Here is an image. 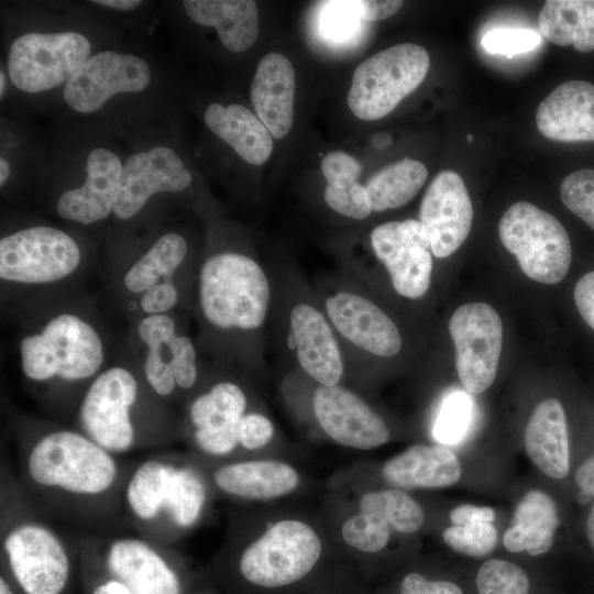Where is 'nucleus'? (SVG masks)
<instances>
[{"instance_id": "obj_1", "label": "nucleus", "mask_w": 594, "mask_h": 594, "mask_svg": "<svg viewBox=\"0 0 594 594\" xmlns=\"http://www.w3.org/2000/svg\"><path fill=\"white\" fill-rule=\"evenodd\" d=\"M16 480L46 518L95 532L127 524L122 491L132 462L106 451L75 427L29 414H11Z\"/></svg>"}, {"instance_id": "obj_2", "label": "nucleus", "mask_w": 594, "mask_h": 594, "mask_svg": "<svg viewBox=\"0 0 594 594\" xmlns=\"http://www.w3.org/2000/svg\"><path fill=\"white\" fill-rule=\"evenodd\" d=\"M13 308L21 321L16 353L22 382L45 411L73 417L90 383L112 361L96 305L68 293Z\"/></svg>"}, {"instance_id": "obj_3", "label": "nucleus", "mask_w": 594, "mask_h": 594, "mask_svg": "<svg viewBox=\"0 0 594 594\" xmlns=\"http://www.w3.org/2000/svg\"><path fill=\"white\" fill-rule=\"evenodd\" d=\"M73 421V427L119 458L169 448L183 439L179 414L151 392L130 350L90 383Z\"/></svg>"}, {"instance_id": "obj_4", "label": "nucleus", "mask_w": 594, "mask_h": 594, "mask_svg": "<svg viewBox=\"0 0 594 594\" xmlns=\"http://www.w3.org/2000/svg\"><path fill=\"white\" fill-rule=\"evenodd\" d=\"M208 498L199 464L166 449L131 463L122 507L136 535L170 547L200 521Z\"/></svg>"}, {"instance_id": "obj_5", "label": "nucleus", "mask_w": 594, "mask_h": 594, "mask_svg": "<svg viewBox=\"0 0 594 594\" xmlns=\"http://www.w3.org/2000/svg\"><path fill=\"white\" fill-rule=\"evenodd\" d=\"M0 527L2 560L23 594H63L72 569L69 544L7 470L1 474Z\"/></svg>"}, {"instance_id": "obj_6", "label": "nucleus", "mask_w": 594, "mask_h": 594, "mask_svg": "<svg viewBox=\"0 0 594 594\" xmlns=\"http://www.w3.org/2000/svg\"><path fill=\"white\" fill-rule=\"evenodd\" d=\"M77 241L57 228L33 226L0 240L1 295L12 307L73 293L68 287L84 274Z\"/></svg>"}, {"instance_id": "obj_7", "label": "nucleus", "mask_w": 594, "mask_h": 594, "mask_svg": "<svg viewBox=\"0 0 594 594\" xmlns=\"http://www.w3.org/2000/svg\"><path fill=\"white\" fill-rule=\"evenodd\" d=\"M199 311L206 323L222 332L252 331L265 321L270 285L250 256L219 252L201 264L197 279Z\"/></svg>"}, {"instance_id": "obj_8", "label": "nucleus", "mask_w": 594, "mask_h": 594, "mask_svg": "<svg viewBox=\"0 0 594 594\" xmlns=\"http://www.w3.org/2000/svg\"><path fill=\"white\" fill-rule=\"evenodd\" d=\"M129 340L130 351L151 392L175 411L179 404L185 406L198 383V355L175 312L132 321Z\"/></svg>"}, {"instance_id": "obj_9", "label": "nucleus", "mask_w": 594, "mask_h": 594, "mask_svg": "<svg viewBox=\"0 0 594 594\" xmlns=\"http://www.w3.org/2000/svg\"><path fill=\"white\" fill-rule=\"evenodd\" d=\"M188 251L183 235L168 232L131 262L112 268L111 285L132 321L175 312L182 301L180 278Z\"/></svg>"}, {"instance_id": "obj_10", "label": "nucleus", "mask_w": 594, "mask_h": 594, "mask_svg": "<svg viewBox=\"0 0 594 594\" xmlns=\"http://www.w3.org/2000/svg\"><path fill=\"white\" fill-rule=\"evenodd\" d=\"M498 233L529 278L553 285L565 277L572 258L571 242L553 215L527 201L515 202L502 216Z\"/></svg>"}, {"instance_id": "obj_11", "label": "nucleus", "mask_w": 594, "mask_h": 594, "mask_svg": "<svg viewBox=\"0 0 594 594\" xmlns=\"http://www.w3.org/2000/svg\"><path fill=\"white\" fill-rule=\"evenodd\" d=\"M429 66V54L420 45L403 43L380 51L355 68L350 110L367 121L385 117L422 82Z\"/></svg>"}, {"instance_id": "obj_12", "label": "nucleus", "mask_w": 594, "mask_h": 594, "mask_svg": "<svg viewBox=\"0 0 594 594\" xmlns=\"http://www.w3.org/2000/svg\"><path fill=\"white\" fill-rule=\"evenodd\" d=\"M322 544L306 522L280 520L248 544L239 557V571L250 583L280 587L305 578L317 563Z\"/></svg>"}, {"instance_id": "obj_13", "label": "nucleus", "mask_w": 594, "mask_h": 594, "mask_svg": "<svg viewBox=\"0 0 594 594\" xmlns=\"http://www.w3.org/2000/svg\"><path fill=\"white\" fill-rule=\"evenodd\" d=\"M89 54L90 43L80 33H26L10 47L9 76L20 90H48L67 82Z\"/></svg>"}, {"instance_id": "obj_14", "label": "nucleus", "mask_w": 594, "mask_h": 594, "mask_svg": "<svg viewBox=\"0 0 594 594\" xmlns=\"http://www.w3.org/2000/svg\"><path fill=\"white\" fill-rule=\"evenodd\" d=\"M87 539L106 572L133 594H183L170 547L139 535Z\"/></svg>"}, {"instance_id": "obj_15", "label": "nucleus", "mask_w": 594, "mask_h": 594, "mask_svg": "<svg viewBox=\"0 0 594 594\" xmlns=\"http://www.w3.org/2000/svg\"><path fill=\"white\" fill-rule=\"evenodd\" d=\"M248 398L235 382L223 380L191 395L184 406L183 439L206 457L223 458L239 447V429Z\"/></svg>"}, {"instance_id": "obj_16", "label": "nucleus", "mask_w": 594, "mask_h": 594, "mask_svg": "<svg viewBox=\"0 0 594 594\" xmlns=\"http://www.w3.org/2000/svg\"><path fill=\"white\" fill-rule=\"evenodd\" d=\"M455 348V367L471 394L485 392L494 382L503 342L502 320L485 302L460 306L449 321Z\"/></svg>"}, {"instance_id": "obj_17", "label": "nucleus", "mask_w": 594, "mask_h": 594, "mask_svg": "<svg viewBox=\"0 0 594 594\" xmlns=\"http://www.w3.org/2000/svg\"><path fill=\"white\" fill-rule=\"evenodd\" d=\"M371 242L400 296L416 299L427 293L432 272V251L420 221L407 219L382 223L372 230Z\"/></svg>"}, {"instance_id": "obj_18", "label": "nucleus", "mask_w": 594, "mask_h": 594, "mask_svg": "<svg viewBox=\"0 0 594 594\" xmlns=\"http://www.w3.org/2000/svg\"><path fill=\"white\" fill-rule=\"evenodd\" d=\"M150 79L141 57L103 51L90 56L65 84L64 99L75 111L91 113L116 94L145 89Z\"/></svg>"}, {"instance_id": "obj_19", "label": "nucleus", "mask_w": 594, "mask_h": 594, "mask_svg": "<svg viewBox=\"0 0 594 594\" xmlns=\"http://www.w3.org/2000/svg\"><path fill=\"white\" fill-rule=\"evenodd\" d=\"M191 183L190 172L178 154L166 146L131 155L119 178L113 215L119 220L135 217L158 193H178Z\"/></svg>"}, {"instance_id": "obj_20", "label": "nucleus", "mask_w": 594, "mask_h": 594, "mask_svg": "<svg viewBox=\"0 0 594 594\" xmlns=\"http://www.w3.org/2000/svg\"><path fill=\"white\" fill-rule=\"evenodd\" d=\"M360 509L343 524L341 534L346 544L367 553L384 549L392 530L413 534L425 519L421 507L399 488L364 494Z\"/></svg>"}, {"instance_id": "obj_21", "label": "nucleus", "mask_w": 594, "mask_h": 594, "mask_svg": "<svg viewBox=\"0 0 594 594\" xmlns=\"http://www.w3.org/2000/svg\"><path fill=\"white\" fill-rule=\"evenodd\" d=\"M419 218L436 257H448L462 245L472 227L473 207L458 173L442 170L432 179L422 198Z\"/></svg>"}, {"instance_id": "obj_22", "label": "nucleus", "mask_w": 594, "mask_h": 594, "mask_svg": "<svg viewBox=\"0 0 594 594\" xmlns=\"http://www.w3.org/2000/svg\"><path fill=\"white\" fill-rule=\"evenodd\" d=\"M312 408L323 432L340 444L369 450L389 439L384 420L360 396L342 386L320 385L314 393Z\"/></svg>"}, {"instance_id": "obj_23", "label": "nucleus", "mask_w": 594, "mask_h": 594, "mask_svg": "<svg viewBox=\"0 0 594 594\" xmlns=\"http://www.w3.org/2000/svg\"><path fill=\"white\" fill-rule=\"evenodd\" d=\"M326 310L338 332L358 348L383 358L400 351L403 339L398 328L371 300L341 292L327 299Z\"/></svg>"}, {"instance_id": "obj_24", "label": "nucleus", "mask_w": 594, "mask_h": 594, "mask_svg": "<svg viewBox=\"0 0 594 594\" xmlns=\"http://www.w3.org/2000/svg\"><path fill=\"white\" fill-rule=\"evenodd\" d=\"M122 167L113 152L102 147L92 150L86 162V180L82 186L65 190L59 196L57 213L85 226L107 219L113 213Z\"/></svg>"}, {"instance_id": "obj_25", "label": "nucleus", "mask_w": 594, "mask_h": 594, "mask_svg": "<svg viewBox=\"0 0 594 594\" xmlns=\"http://www.w3.org/2000/svg\"><path fill=\"white\" fill-rule=\"evenodd\" d=\"M536 123L553 141H594V85L584 80L560 84L538 106Z\"/></svg>"}, {"instance_id": "obj_26", "label": "nucleus", "mask_w": 594, "mask_h": 594, "mask_svg": "<svg viewBox=\"0 0 594 594\" xmlns=\"http://www.w3.org/2000/svg\"><path fill=\"white\" fill-rule=\"evenodd\" d=\"M289 326L301 369L320 385H338L343 374L342 358L323 315L308 304H299L290 311Z\"/></svg>"}, {"instance_id": "obj_27", "label": "nucleus", "mask_w": 594, "mask_h": 594, "mask_svg": "<svg viewBox=\"0 0 594 594\" xmlns=\"http://www.w3.org/2000/svg\"><path fill=\"white\" fill-rule=\"evenodd\" d=\"M295 87L294 67L286 56L271 52L260 61L251 101L256 116L276 139L286 136L292 128Z\"/></svg>"}, {"instance_id": "obj_28", "label": "nucleus", "mask_w": 594, "mask_h": 594, "mask_svg": "<svg viewBox=\"0 0 594 594\" xmlns=\"http://www.w3.org/2000/svg\"><path fill=\"white\" fill-rule=\"evenodd\" d=\"M215 488L228 496L264 501L284 496L299 483L297 471L275 460H242L223 463L211 472Z\"/></svg>"}, {"instance_id": "obj_29", "label": "nucleus", "mask_w": 594, "mask_h": 594, "mask_svg": "<svg viewBox=\"0 0 594 594\" xmlns=\"http://www.w3.org/2000/svg\"><path fill=\"white\" fill-rule=\"evenodd\" d=\"M461 473L457 454L443 446L414 444L382 468L385 481L399 490L451 486Z\"/></svg>"}, {"instance_id": "obj_30", "label": "nucleus", "mask_w": 594, "mask_h": 594, "mask_svg": "<svg viewBox=\"0 0 594 594\" xmlns=\"http://www.w3.org/2000/svg\"><path fill=\"white\" fill-rule=\"evenodd\" d=\"M526 451L547 476L561 480L569 473L570 447L566 418L561 403L541 402L531 414L525 430Z\"/></svg>"}, {"instance_id": "obj_31", "label": "nucleus", "mask_w": 594, "mask_h": 594, "mask_svg": "<svg viewBox=\"0 0 594 594\" xmlns=\"http://www.w3.org/2000/svg\"><path fill=\"white\" fill-rule=\"evenodd\" d=\"M211 132L228 143L244 161L265 163L273 151V136L257 116L241 105H209L204 113Z\"/></svg>"}, {"instance_id": "obj_32", "label": "nucleus", "mask_w": 594, "mask_h": 594, "mask_svg": "<svg viewBox=\"0 0 594 594\" xmlns=\"http://www.w3.org/2000/svg\"><path fill=\"white\" fill-rule=\"evenodd\" d=\"M188 16L196 23L213 26L223 46L231 52L249 50L258 34V13L251 0H186Z\"/></svg>"}, {"instance_id": "obj_33", "label": "nucleus", "mask_w": 594, "mask_h": 594, "mask_svg": "<svg viewBox=\"0 0 594 594\" xmlns=\"http://www.w3.org/2000/svg\"><path fill=\"white\" fill-rule=\"evenodd\" d=\"M558 526L553 499L543 492L530 491L519 501L513 525L503 535V543L510 552L539 556L550 549Z\"/></svg>"}, {"instance_id": "obj_34", "label": "nucleus", "mask_w": 594, "mask_h": 594, "mask_svg": "<svg viewBox=\"0 0 594 594\" xmlns=\"http://www.w3.org/2000/svg\"><path fill=\"white\" fill-rule=\"evenodd\" d=\"M549 42L581 53L594 50V0H548L538 19Z\"/></svg>"}, {"instance_id": "obj_35", "label": "nucleus", "mask_w": 594, "mask_h": 594, "mask_svg": "<svg viewBox=\"0 0 594 594\" xmlns=\"http://www.w3.org/2000/svg\"><path fill=\"white\" fill-rule=\"evenodd\" d=\"M321 172L327 179L323 197L332 210L356 220L372 212L366 188L358 182L361 165L354 157L330 152L322 158Z\"/></svg>"}, {"instance_id": "obj_36", "label": "nucleus", "mask_w": 594, "mask_h": 594, "mask_svg": "<svg viewBox=\"0 0 594 594\" xmlns=\"http://www.w3.org/2000/svg\"><path fill=\"white\" fill-rule=\"evenodd\" d=\"M427 177V167L416 160L405 157L387 165L374 174L365 186L372 211L405 206L421 189Z\"/></svg>"}, {"instance_id": "obj_37", "label": "nucleus", "mask_w": 594, "mask_h": 594, "mask_svg": "<svg viewBox=\"0 0 594 594\" xmlns=\"http://www.w3.org/2000/svg\"><path fill=\"white\" fill-rule=\"evenodd\" d=\"M473 402L462 391H453L448 394L440 406L433 425V437L443 444H457L460 442L472 421Z\"/></svg>"}, {"instance_id": "obj_38", "label": "nucleus", "mask_w": 594, "mask_h": 594, "mask_svg": "<svg viewBox=\"0 0 594 594\" xmlns=\"http://www.w3.org/2000/svg\"><path fill=\"white\" fill-rule=\"evenodd\" d=\"M479 594H529L526 573L516 564L498 559L485 561L476 574Z\"/></svg>"}, {"instance_id": "obj_39", "label": "nucleus", "mask_w": 594, "mask_h": 594, "mask_svg": "<svg viewBox=\"0 0 594 594\" xmlns=\"http://www.w3.org/2000/svg\"><path fill=\"white\" fill-rule=\"evenodd\" d=\"M443 540L452 550L473 558L491 553L497 542V531L492 522H474L448 527Z\"/></svg>"}, {"instance_id": "obj_40", "label": "nucleus", "mask_w": 594, "mask_h": 594, "mask_svg": "<svg viewBox=\"0 0 594 594\" xmlns=\"http://www.w3.org/2000/svg\"><path fill=\"white\" fill-rule=\"evenodd\" d=\"M560 196L565 207L594 230V169L569 174L562 180Z\"/></svg>"}, {"instance_id": "obj_41", "label": "nucleus", "mask_w": 594, "mask_h": 594, "mask_svg": "<svg viewBox=\"0 0 594 594\" xmlns=\"http://www.w3.org/2000/svg\"><path fill=\"white\" fill-rule=\"evenodd\" d=\"M540 35L529 29H496L482 37V45L491 54L513 56L535 50Z\"/></svg>"}, {"instance_id": "obj_42", "label": "nucleus", "mask_w": 594, "mask_h": 594, "mask_svg": "<svg viewBox=\"0 0 594 594\" xmlns=\"http://www.w3.org/2000/svg\"><path fill=\"white\" fill-rule=\"evenodd\" d=\"M362 19L359 1H332L321 15V29L331 38L348 37Z\"/></svg>"}, {"instance_id": "obj_43", "label": "nucleus", "mask_w": 594, "mask_h": 594, "mask_svg": "<svg viewBox=\"0 0 594 594\" xmlns=\"http://www.w3.org/2000/svg\"><path fill=\"white\" fill-rule=\"evenodd\" d=\"M274 432L271 420L262 414L246 413L239 429L240 448L254 451L268 443Z\"/></svg>"}, {"instance_id": "obj_44", "label": "nucleus", "mask_w": 594, "mask_h": 594, "mask_svg": "<svg viewBox=\"0 0 594 594\" xmlns=\"http://www.w3.org/2000/svg\"><path fill=\"white\" fill-rule=\"evenodd\" d=\"M400 594H463L461 588L448 581H431L419 573L407 574L400 584Z\"/></svg>"}, {"instance_id": "obj_45", "label": "nucleus", "mask_w": 594, "mask_h": 594, "mask_svg": "<svg viewBox=\"0 0 594 594\" xmlns=\"http://www.w3.org/2000/svg\"><path fill=\"white\" fill-rule=\"evenodd\" d=\"M574 301L581 317L594 330V271L584 274L576 282Z\"/></svg>"}, {"instance_id": "obj_46", "label": "nucleus", "mask_w": 594, "mask_h": 594, "mask_svg": "<svg viewBox=\"0 0 594 594\" xmlns=\"http://www.w3.org/2000/svg\"><path fill=\"white\" fill-rule=\"evenodd\" d=\"M495 518L494 510L487 506H475L471 504L455 507L450 513V520L454 526L474 522H492Z\"/></svg>"}, {"instance_id": "obj_47", "label": "nucleus", "mask_w": 594, "mask_h": 594, "mask_svg": "<svg viewBox=\"0 0 594 594\" xmlns=\"http://www.w3.org/2000/svg\"><path fill=\"white\" fill-rule=\"evenodd\" d=\"M360 2L362 19L369 22L385 20L402 7L399 0H363Z\"/></svg>"}, {"instance_id": "obj_48", "label": "nucleus", "mask_w": 594, "mask_h": 594, "mask_svg": "<svg viewBox=\"0 0 594 594\" xmlns=\"http://www.w3.org/2000/svg\"><path fill=\"white\" fill-rule=\"evenodd\" d=\"M575 482L583 495L594 497V453L578 469Z\"/></svg>"}, {"instance_id": "obj_49", "label": "nucleus", "mask_w": 594, "mask_h": 594, "mask_svg": "<svg viewBox=\"0 0 594 594\" xmlns=\"http://www.w3.org/2000/svg\"><path fill=\"white\" fill-rule=\"evenodd\" d=\"M90 594H133L125 585L108 574L106 580L99 581L91 588Z\"/></svg>"}, {"instance_id": "obj_50", "label": "nucleus", "mask_w": 594, "mask_h": 594, "mask_svg": "<svg viewBox=\"0 0 594 594\" xmlns=\"http://www.w3.org/2000/svg\"><path fill=\"white\" fill-rule=\"evenodd\" d=\"M92 2L124 11L132 10L142 3V1L139 0H94Z\"/></svg>"}, {"instance_id": "obj_51", "label": "nucleus", "mask_w": 594, "mask_h": 594, "mask_svg": "<svg viewBox=\"0 0 594 594\" xmlns=\"http://www.w3.org/2000/svg\"><path fill=\"white\" fill-rule=\"evenodd\" d=\"M586 537L591 547L594 550V505L592 506V509L586 520Z\"/></svg>"}, {"instance_id": "obj_52", "label": "nucleus", "mask_w": 594, "mask_h": 594, "mask_svg": "<svg viewBox=\"0 0 594 594\" xmlns=\"http://www.w3.org/2000/svg\"><path fill=\"white\" fill-rule=\"evenodd\" d=\"M10 175V166L8 164V162L1 157L0 158V184L3 185L8 177Z\"/></svg>"}, {"instance_id": "obj_53", "label": "nucleus", "mask_w": 594, "mask_h": 594, "mask_svg": "<svg viewBox=\"0 0 594 594\" xmlns=\"http://www.w3.org/2000/svg\"><path fill=\"white\" fill-rule=\"evenodd\" d=\"M0 594H15L8 580L3 576L0 578Z\"/></svg>"}, {"instance_id": "obj_54", "label": "nucleus", "mask_w": 594, "mask_h": 594, "mask_svg": "<svg viewBox=\"0 0 594 594\" xmlns=\"http://www.w3.org/2000/svg\"><path fill=\"white\" fill-rule=\"evenodd\" d=\"M391 142V138L386 134L377 135L374 140V144L376 147H385Z\"/></svg>"}, {"instance_id": "obj_55", "label": "nucleus", "mask_w": 594, "mask_h": 594, "mask_svg": "<svg viewBox=\"0 0 594 594\" xmlns=\"http://www.w3.org/2000/svg\"><path fill=\"white\" fill-rule=\"evenodd\" d=\"M6 90V77L4 74L0 73V96L3 97Z\"/></svg>"}, {"instance_id": "obj_56", "label": "nucleus", "mask_w": 594, "mask_h": 594, "mask_svg": "<svg viewBox=\"0 0 594 594\" xmlns=\"http://www.w3.org/2000/svg\"><path fill=\"white\" fill-rule=\"evenodd\" d=\"M466 140H468L469 142H471V141H472V135L469 134L468 138H466Z\"/></svg>"}]
</instances>
